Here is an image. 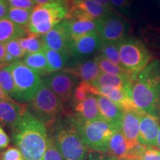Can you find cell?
Listing matches in <instances>:
<instances>
[{
	"label": "cell",
	"instance_id": "cell-22",
	"mask_svg": "<svg viewBox=\"0 0 160 160\" xmlns=\"http://www.w3.org/2000/svg\"><path fill=\"white\" fill-rule=\"evenodd\" d=\"M28 30L23 26L13 23L7 18L0 19V42L6 43L14 39L28 35Z\"/></svg>",
	"mask_w": 160,
	"mask_h": 160
},
{
	"label": "cell",
	"instance_id": "cell-21",
	"mask_svg": "<svg viewBox=\"0 0 160 160\" xmlns=\"http://www.w3.org/2000/svg\"><path fill=\"white\" fill-rule=\"evenodd\" d=\"M65 29L68 33L70 39L71 37H78L97 31V19H64Z\"/></svg>",
	"mask_w": 160,
	"mask_h": 160
},
{
	"label": "cell",
	"instance_id": "cell-29",
	"mask_svg": "<svg viewBox=\"0 0 160 160\" xmlns=\"http://www.w3.org/2000/svg\"><path fill=\"white\" fill-rule=\"evenodd\" d=\"M19 39H12L5 43L6 51H7L6 62H7L8 65H11L15 62L19 61L20 59L25 57L26 55L25 51L20 45Z\"/></svg>",
	"mask_w": 160,
	"mask_h": 160
},
{
	"label": "cell",
	"instance_id": "cell-38",
	"mask_svg": "<svg viewBox=\"0 0 160 160\" xmlns=\"http://www.w3.org/2000/svg\"><path fill=\"white\" fill-rule=\"evenodd\" d=\"M10 143V139L2 126L0 125V151L6 148Z\"/></svg>",
	"mask_w": 160,
	"mask_h": 160
},
{
	"label": "cell",
	"instance_id": "cell-30",
	"mask_svg": "<svg viewBox=\"0 0 160 160\" xmlns=\"http://www.w3.org/2000/svg\"><path fill=\"white\" fill-rule=\"evenodd\" d=\"M0 85L6 94L11 98L15 91V83L8 65L0 68Z\"/></svg>",
	"mask_w": 160,
	"mask_h": 160
},
{
	"label": "cell",
	"instance_id": "cell-26",
	"mask_svg": "<svg viewBox=\"0 0 160 160\" xmlns=\"http://www.w3.org/2000/svg\"><path fill=\"white\" fill-rule=\"evenodd\" d=\"M19 44L27 53H34L43 51L45 45L42 36L37 33H28L26 37L19 39Z\"/></svg>",
	"mask_w": 160,
	"mask_h": 160
},
{
	"label": "cell",
	"instance_id": "cell-12",
	"mask_svg": "<svg viewBox=\"0 0 160 160\" xmlns=\"http://www.w3.org/2000/svg\"><path fill=\"white\" fill-rule=\"evenodd\" d=\"M102 43V39L98 32L71 37L68 44L69 53L76 58L89 57L99 51Z\"/></svg>",
	"mask_w": 160,
	"mask_h": 160
},
{
	"label": "cell",
	"instance_id": "cell-19",
	"mask_svg": "<svg viewBox=\"0 0 160 160\" xmlns=\"http://www.w3.org/2000/svg\"><path fill=\"white\" fill-rule=\"evenodd\" d=\"M96 95H102L108 98L119 105L123 111L127 110L137 109L130 98L128 92L124 89L109 85L102 86L99 88H96Z\"/></svg>",
	"mask_w": 160,
	"mask_h": 160
},
{
	"label": "cell",
	"instance_id": "cell-13",
	"mask_svg": "<svg viewBox=\"0 0 160 160\" xmlns=\"http://www.w3.org/2000/svg\"><path fill=\"white\" fill-rule=\"evenodd\" d=\"M141 113L139 109L124 111L122 119L121 131L127 141L135 150L143 146L139 142Z\"/></svg>",
	"mask_w": 160,
	"mask_h": 160
},
{
	"label": "cell",
	"instance_id": "cell-16",
	"mask_svg": "<svg viewBox=\"0 0 160 160\" xmlns=\"http://www.w3.org/2000/svg\"><path fill=\"white\" fill-rule=\"evenodd\" d=\"M42 36L46 47L60 52H69L70 37L63 21L53 27L48 33Z\"/></svg>",
	"mask_w": 160,
	"mask_h": 160
},
{
	"label": "cell",
	"instance_id": "cell-43",
	"mask_svg": "<svg viewBox=\"0 0 160 160\" xmlns=\"http://www.w3.org/2000/svg\"><path fill=\"white\" fill-rule=\"evenodd\" d=\"M10 98L11 97H8V96L6 94L5 91H3V89L2 88L1 85H0V102L4 101V100H6V99H8Z\"/></svg>",
	"mask_w": 160,
	"mask_h": 160
},
{
	"label": "cell",
	"instance_id": "cell-24",
	"mask_svg": "<svg viewBox=\"0 0 160 160\" xmlns=\"http://www.w3.org/2000/svg\"><path fill=\"white\" fill-rule=\"evenodd\" d=\"M48 62V72L55 73L59 71H62L68 62L69 57L71 56L69 52H60L45 47L43 49Z\"/></svg>",
	"mask_w": 160,
	"mask_h": 160
},
{
	"label": "cell",
	"instance_id": "cell-47",
	"mask_svg": "<svg viewBox=\"0 0 160 160\" xmlns=\"http://www.w3.org/2000/svg\"><path fill=\"white\" fill-rule=\"evenodd\" d=\"M0 160H1V159H0Z\"/></svg>",
	"mask_w": 160,
	"mask_h": 160
},
{
	"label": "cell",
	"instance_id": "cell-9",
	"mask_svg": "<svg viewBox=\"0 0 160 160\" xmlns=\"http://www.w3.org/2000/svg\"><path fill=\"white\" fill-rule=\"evenodd\" d=\"M97 31L103 42L119 43L127 38L130 25L125 18L113 12L97 19Z\"/></svg>",
	"mask_w": 160,
	"mask_h": 160
},
{
	"label": "cell",
	"instance_id": "cell-18",
	"mask_svg": "<svg viewBox=\"0 0 160 160\" xmlns=\"http://www.w3.org/2000/svg\"><path fill=\"white\" fill-rule=\"evenodd\" d=\"M62 71L71 73L82 81L90 83L95 81L102 73L94 59L85 60L72 67L65 68Z\"/></svg>",
	"mask_w": 160,
	"mask_h": 160
},
{
	"label": "cell",
	"instance_id": "cell-45",
	"mask_svg": "<svg viewBox=\"0 0 160 160\" xmlns=\"http://www.w3.org/2000/svg\"><path fill=\"white\" fill-rule=\"evenodd\" d=\"M157 147L160 150V127L159 129V133H158V137H157Z\"/></svg>",
	"mask_w": 160,
	"mask_h": 160
},
{
	"label": "cell",
	"instance_id": "cell-4",
	"mask_svg": "<svg viewBox=\"0 0 160 160\" xmlns=\"http://www.w3.org/2000/svg\"><path fill=\"white\" fill-rule=\"evenodd\" d=\"M69 0H53L37 5L32 11L28 26L30 33L45 35L66 19L69 10Z\"/></svg>",
	"mask_w": 160,
	"mask_h": 160
},
{
	"label": "cell",
	"instance_id": "cell-31",
	"mask_svg": "<svg viewBox=\"0 0 160 160\" xmlns=\"http://www.w3.org/2000/svg\"><path fill=\"white\" fill-rule=\"evenodd\" d=\"M99 54L116 65H121L119 57V43L103 42L99 51Z\"/></svg>",
	"mask_w": 160,
	"mask_h": 160
},
{
	"label": "cell",
	"instance_id": "cell-34",
	"mask_svg": "<svg viewBox=\"0 0 160 160\" xmlns=\"http://www.w3.org/2000/svg\"><path fill=\"white\" fill-rule=\"evenodd\" d=\"M1 160H24L23 156L19 148L16 147H9L0 153Z\"/></svg>",
	"mask_w": 160,
	"mask_h": 160
},
{
	"label": "cell",
	"instance_id": "cell-42",
	"mask_svg": "<svg viewBox=\"0 0 160 160\" xmlns=\"http://www.w3.org/2000/svg\"><path fill=\"white\" fill-rule=\"evenodd\" d=\"M93 1H95L96 2L100 4V5H103L104 7L107 8L111 10V11L113 10V5H111V1H110V0H93Z\"/></svg>",
	"mask_w": 160,
	"mask_h": 160
},
{
	"label": "cell",
	"instance_id": "cell-23",
	"mask_svg": "<svg viewBox=\"0 0 160 160\" xmlns=\"http://www.w3.org/2000/svg\"><path fill=\"white\" fill-rule=\"evenodd\" d=\"M91 84L96 88L109 85L124 89L127 92H128L131 84V77L109 74V73L102 72L99 77H97V79Z\"/></svg>",
	"mask_w": 160,
	"mask_h": 160
},
{
	"label": "cell",
	"instance_id": "cell-28",
	"mask_svg": "<svg viewBox=\"0 0 160 160\" xmlns=\"http://www.w3.org/2000/svg\"><path fill=\"white\" fill-rule=\"evenodd\" d=\"M33 9L17 8L10 6L8 14L5 18L11 20L18 25L26 27L28 26Z\"/></svg>",
	"mask_w": 160,
	"mask_h": 160
},
{
	"label": "cell",
	"instance_id": "cell-15",
	"mask_svg": "<svg viewBox=\"0 0 160 160\" xmlns=\"http://www.w3.org/2000/svg\"><path fill=\"white\" fill-rule=\"evenodd\" d=\"M27 110V106L22 105L11 98L0 102V125L9 126L12 128Z\"/></svg>",
	"mask_w": 160,
	"mask_h": 160
},
{
	"label": "cell",
	"instance_id": "cell-7",
	"mask_svg": "<svg viewBox=\"0 0 160 160\" xmlns=\"http://www.w3.org/2000/svg\"><path fill=\"white\" fill-rule=\"evenodd\" d=\"M33 115L45 126H51L63 113V102L42 82L34 97L30 102Z\"/></svg>",
	"mask_w": 160,
	"mask_h": 160
},
{
	"label": "cell",
	"instance_id": "cell-35",
	"mask_svg": "<svg viewBox=\"0 0 160 160\" xmlns=\"http://www.w3.org/2000/svg\"><path fill=\"white\" fill-rule=\"evenodd\" d=\"M139 160H160V151L153 148L145 147L141 152Z\"/></svg>",
	"mask_w": 160,
	"mask_h": 160
},
{
	"label": "cell",
	"instance_id": "cell-1",
	"mask_svg": "<svg viewBox=\"0 0 160 160\" xmlns=\"http://www.w3.org/2000/svg\"><path fill=\"white\" fill-rule=\"evenodd\" d=\"M13 143L24 160H44L48 139L46 126L28 109L12 128Z\"/></svg>",
	"mask_w": 160,
	"mask_h": 160
},
{
	"label": "cell",
	"instance_id": "cell-10",
	"mask_svg": "<svg viewBox=\"0 0 160 160\" xmlns=\"http://www.w3.org/2000/svg\"><path fill=\"white\" fill-rule=\"evenodd\" d=\"M79 79L71 73L61 71L47 75L43 79V82L62 100V102H67L73 97V92L79 82Z\"/></svg>",
	"mask_w": 160,
	"mask_h": 160
},
{
	"label": "cell",
	"instance_id": "cell-40",
	"mask_svg": "<svg viewBox=\"0 0 160 160\" xmlns=\"http://www.w3.org/2000/svg\"><path fill=\"white\" fill-rule=\"evenodd\" d=\"M9 7L10 5L8 0H0V19L6 17Z\"/></svg>",
	"mask_w": 160,
	"mask_h": 160
},
{
	"label": "cell",
	"instance_id": "cell-36",
	"mask_svg": "<svg viewBox=\"0 0 160 160\" xmlns=\"http://www.w3.org/2000/svg\"><path fill=\"white\" fill-rule=\"evenodd\" d=\"M11 7L22 9H33L36 3L33 0H8Z\"/></svg>",
	"mask_w": 160,
	"mask_h": 160
},
{
	"label": "cell",
	"instance_id": "cell-25",
	"mask_svg": "<svg viewBox=\"0 0 160 160\" xmlns=\"http://www.w3.org/2000/svg\"><path fill=\"white\" fill-rule=\"evenodd\" d=\"M23 62L38 75H48V62L43 51L34 53H27L24 57Z\"/></svg>",
	"mask_w": 160,
	"mask_h": 160
},
{
	"label": "cell",
	"instance_id": "cell-17",
	"mask_svg": "<svg viewBox=\"0 0 160 160\" xmlns=\"http://www.w3.org/2000/svg\"><path fill=\"white\" fill-rule=\"evenodd\" d=\"M96 97L98 102L99 113L102 119L111 123L117 129H121L122 119L123 115L122 109L115 102L104 96L96 95Z\"/></svg>",
	"mask_w": 160,
	"mask_h": 160
},
{
	"label": "cell",
	"instance_id": "cell-48",
	"mask_svg": "<svg viewBox=\"0 0 160 160\" xmlns=\"http://www.w3.org/2000/svg\"></svg>",
	"mask_w": 160,
	"mask_h": 160
},
{
	"label": "cell",
	"instance_id": "cell-46",
	"mask_svg": "<svg viewBox=\"0 0 160 160\" xmlns=\"http://www.w3.org/2000/svg\"><path fill=\"white\" fill-rule=\"evenodd\" d=\"M2 66H4V65H0V68H1Z\"/></svg>",
	"mask_w": 160,
	"mask_h": 160
},
{
	"label": "cell",
	"instance_id": "cell-6",
	"mask_svg": "<svg viewBox=\"0 0 160 160\" xmlns=\"http://www.w3.org/2000/svg\"><path fill=\"white\" fill-rule=\"evenodd\" d=\"M121 65L131 78L139 74L151 63L152 55L141 40L127 37L119 43Z\"/></svg>",
	"mask_w": 160,
	"mask_h": 160
},
{
	"label": "cell",
	"instance_id": "cell-37",
	"mask_svg": "<svg viewBox=\"0 0 160 160\" xmlns=\"http://www.w3.org/2000/svg\"><path fill=\"white\" fill-rule=\"evenodd\" d=\"M85 160H119L110 154H106L100 152H91L88 154Z\"/></svg>",
	"mask_w": 160,
	"mask_h": 160
},
{
	"label": "cell",
	"instance_id": "cell-2",
	"mask_svg": "<svg viewBox=\"0 0 160 160\" xmlns=\"http://www.w3.org/2000/svg\"><path fill=\"white\" fill-rule=\"evenodd\" d=\"M129 97L139 111L157 117L160 110V60L151 62L131 78Z\"/></svg>",
	"mask_w": 160,
	"mask_h": 160
},
{
	"label": "cell",
	"instance_id": "cell-5",
	"mask_svg": "<svg viewBox=\"0 0 160 160\" xmlns=\"http://www.w3.org/2000/svg\"><path fill=\"white\" fill-rule=\"evenodd\" d=\"M75 123L87 148L104 153H108V142L112 135L117 130H121L117 129L103 119L88 122L75 119Z\"/></svg>",
	"mask_w": 160,
	"mask_h": 160
},
{
	"label": "cell",
	"instance_id": "cell-3",
	"mask_svg": "<svg viewBox=\"0 0 160 160\" xmlns=\"http://www.w3.org/2000/svg\"><path fill=\"white\" fill-rule=\"evenodd\" d=\"M52 138L64 160L86 159L88 148L78 131L74 118L56 125Z\"/></svg>",
	"mask_w": 160,
	"mask_h": 160
},
{
	"label": "cell",
	"instance_id": "cell-41",
	"mask_svg": "<svg viewBox=\"0 0 160 160\" xmlns=\"http://www.w3.org/2000/svg\"><path fill=\"white\" fill-rule=\"evenodd\" d=\"M6 56H7V51H6L5 44L0 42V65H8L6 62Z\"/></svg>",
	"mask_w": 160,
	"mask_h": 160
},
{
	"label": "cell",
	"instance_id": "cell-8",
	"mask_svg": "<svg viewBox=\"0 0 160 160\" xmlns=\"http://www.w3.org/2000/svg\"><path fill=\"white\" fill-rule=\"evenodd\" d=\"M8 67L15 83V91L11 98L18 102H31L42 84L39 76L22 61L15 62Z\"/></svg>",
	"mask_w": 160,
	"mask_h": 160
},
{
	"label": "cell",
	"instance_id": "cell-33",
	"mask_svg": "<svg viewBox=\"0 0 160 160\" xmlns=\"http://www.w3.org/2000/svg\"><path fill=\"white\" fill-rule=\"evenodd\" d=\"M44 160H64L52 137H48Z\"/></svg>",
	"mask_w": 160,
	"mask_h": 160
},
{
	"label": "cell",
	"instance_id": "cell-39",
	"mask_svg": "<svg viewBox=\"0 0 160 160\" xmlns=\"http://www.w3.org/2000/svg\"><path fill=\"white\" fill-rule=\"evenodd\" d=\"M113 7H116L122 11L127 8L130 5V0H110Z\"/></svg>",
	"mask_w": 160,
	"mask_h": 160
},
{
	"label": "cell",
	"instance_id": "cell-11",
	"mask_svg": "<svg viewBox=\"0 0 160 160\" xmlns=\"http://www.w3.org/2000/svg\"><path fill=\"white\" fill-rule=\"evenodd\" d=\"M112 11L93 0H70L67 19H99Z\"/></svg>",
	"mask_w": 160,
	"mask_h": 160
},
{
	"label": "cell",
	"instance_id": "cell-27",
	"mask_svg": "<svg viewBox=\"0 0 160 160\" xmlns=\"http://www.w3.org/2000/svg\"><path fill=\"white\" fill-rule=\"evenodd\" d=\"M94 60L97 62L98 67L99 68L100 71L102 73L119 76H130L128 73L122 66L111 62V61L102 57L101 54L96 56Z\"/></svg>",
	"mask_w": 160,
	"mask_h": 160
},
{
	"label": "cell",
	"instance_id": "cell-32",
	"mask_svg": "<svg viewBox=\"0 0 160 160\" xmlns=\"http://www.w3.org/2000/svg\"><path fill=\"white\" fill-rule=\"evenodd\" d=\"M96 94V88L91 83L82 81L78 84L73 94L75 104L82 102L90 95Z\"/></svg>",
	"mask_w": 160,
	"mask_h": 160
},
{
	"label": "cell",
	"instance_id": "cell-20",
	"mask_svg": "<svg viewBox=\"0 0 160 160\" xmlns=\"http://www.w3.org/2000/svg\"><path fill=\"white\" fill-rule=\"evenodd\" d=\"M74 111V119L77 121L88 122L102 119L95 95H90L84 101L76 103Z\"/></svg>",
	"mask_w": 160,
	"mask_h": 160
},
{
	"label": "cell",
	"instance_id": "cell-44",
	"mask_svg": "<svg viewBox=\"0 0 160 160\" xmlns=\"http://www.w3.org/2000/svg\"><path fill=\"white\" fill-rule=\"evenodd\" d=\"M33 2L37 5H43V4L50 2L53 1V0H33Z\"/></svg>",
	"mask_w": 160,
	"mask_h": 160
},
{
	"label": "cell",
	"instance_id": "cell-14",
	"mask_svg": "<svg viewBox=\"0 0 160 160\" xmlns=\"http://www.w3.org/2000/svg\"><path fill=\"white\" fill-rule=\"evenodd\" d=\"M159 129L158 117L142 111L139 124V143L146 147H156L157 145Z\"/></svg>",
	"mask_w": 160,
	"mask_h": 160
}]
</instances>
